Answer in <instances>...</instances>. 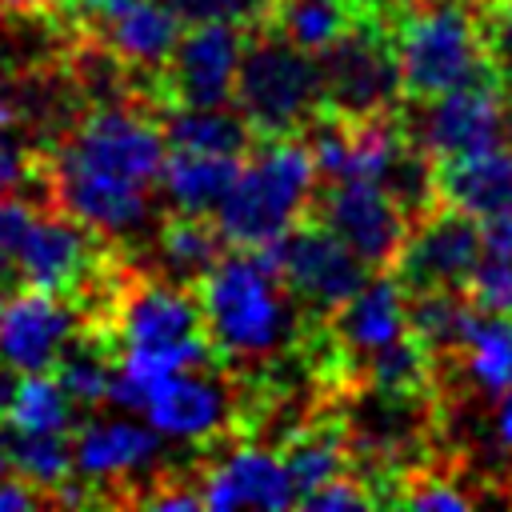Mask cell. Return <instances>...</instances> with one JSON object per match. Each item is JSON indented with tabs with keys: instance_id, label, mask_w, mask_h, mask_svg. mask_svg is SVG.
Returning <instances> with one entry per match:
<instances>
[{
	"instance_id": "obj_30",
	"label": "cell",
	"mask_w": 512,
	"mask_h": 512,
	"mask_svg": "<svg viewBox=\"0 0 512 512\" xmlns=\"http://www.w3.org/2000/svg\"><path fill=\"white\" fill-rule=\"evenodd\" d=\"M172 12L184 20V24H212V20H224V24H240V28H256L268 12L272 0H168Z\"/></svg>"
},
{
	"instance_id": "obj_26",
	"label": "cell",
	"mask_w": 512,
	"mask_h": 512,
	"mask_svg": "<svg viewBox=\"0 0 512 512\" xmlns=\"http://www.w3.org/2000/svg\"><path fill=\"white\" fill-rule=\"evenodd\" d=\"M8 460H12L16 476L44 488L48 496L60 484H68V476L76 472L68 432H20V428H12L8 432Z\"/></svg>"
},
{
	"instance_id": "obj_11",
	"label": "cell",
	"mask_w": 512,
	"mask_h": 512,
	"mask_svg": "<svg viewBox=\"0 0 512 512\" xmlns=\"http://www.w3.org/2000/svg\"><path fill=\"white\" fill-rule=\"evenodd\" d=\"M308 212L324 220L376 272L396 264V252L412 228L380 180H328V188L312 196Z\"/></svg>"
},
{
	"instance_id": "obj_29",
	"label": "cell",
	"mask_w": 512,
	"mask_h": 512,
	"mask_svg": "<svg viewBox=\"0 0 512 512\" xmlns=\"http://www.w3.org/2000/svg\"><path fill=\"white\" fill-rule=\"evenodd\" d=\"M488 60L504 88H512V0H476Z\"/></svg>"
},
{
	"instance_id": "obj_6",
	"label": "cell",
	"mask_w": 512,
	"mask_h": 512,
	"mask_svg": "<svg viewBox=\"0 0 512 512\" xmlns=\"http://www.w3.org/2000/svg\"><path fill=\"white\" fill-rule=\"evenodd\" d=\"M232 104L244 112L260 140L304 136V128L324 112L316 56L264 24L248 28Z\"/></svg>"
},
{
	"instance_id": "obj_2",
	"label": "cell",
	"mask_w": 512,
	"mask_h": 512,
	"mask_svg": "<svg viewBox=\"0 0 512 512\" xmlns=\"http://www.w3.org/2000/svg\"><path fill=\"white\" fill-rule=\"evenodd\" d=\"M196 296L220 364L268 360L304 336L296 320L308 316L300 312L284 276L264 264L252 248H232L228 256H220L196 280Z\"/></svg>"
},
{
	"instance_id": "obj_37",
	"label": "cell",
	"mask_w": 512,
	"mask_h": 512,
	"mask_svg": "<svg viewBox=\"0 0 512 512\" xmlns=\"http://www.w3.org/2000/svg\"><path fill=\"white\" fill-rule=\"evenodd\" d=\"M16 96H20V80L16 72L0 60V112H16ZM20 116V112H16Z\"/></svg>"
},
{
	"instance_id": "obj_7",
	"label": "cell",
	"mask_w": 512,
	"mask_h": 512,
	"mask_svg": "<svg viewBox=\"0 0 512 512\" xmlns=\"http://www.w3.org/2000/svg\"><path fill=\"white\" fill-rule=\"evenodd\" d=\"M248 28L240 24H184L168 64L156 76V108H224L236 96V72Z\"/></svg>"
},
{
	"instance_id": "obj_1",
	"label": "cell",
	"mask_w": 512,
	"mask_h": 512,
	"mask_svg": "<svg viewBox=\"0 0 512 512\" xmlns=\"http://www.w3.org/2000/svg\"><path fill=\"white\" fill-rule=\"evenodd\" d=\"M168 140L160 120L140 100L88 104L80 120L44 156L48 204L76 216L104 240H136L156 232L160 168Z\"/></svg>"
},
{
	"instance_id": "obj_22",
	"label": "cell",
	"mask_w": 512,
	"mask_h": 512,
	"mask_svg": "<svg viewBox=\"0 0 512 512\" xmlns=\"http://www.w3.org/2000/svg\"><path fill=\"white\" fill-rule=\"evenodd\" d=\"M156 120L168 148H188V152L244 156L260 140L236 104L232 108L228 104L224 108H156Z\"/></svg>"
},
{
	"instance_id": "obj_35",
	"label": "cell",
	"mask_w": 512,
	"mask_h": 512,
	"mask_svg": "<svg viewBox=\"0 0 512 512\" xmlns=\"http://www.w3.org/2000/svg\"><path fill=\"white\" fill-rule=\"evenodd\" d=\"M492 436L504 452H512V388L500 392L496 400V412H492Z\"/></svg>"
},
{
	"instance_id": "obj_36",
	"label": "cell",
	"mask_w": 512,
	"mask_h": 512,
	"mask_svg": "<svg viewBox=\"0 0 512 512\" xmlns=\"http://www.w3.org/2000/svg\"><path fill=\"white\" fill-rule=\"evenodd\" d=\"M48 8H52V0H0V16H8V20H32Z\"/></svg>"
},
{
	"instance_id": "obj_8",
	"label": "cell",
	"mask_w": 512,
	"mask_h": 512,
	"mask_svg": "<svg viewBox=\"0 0 512 512\" xmlns=\"http://www.w3.org/2000/svg\"><path fill=\"white\" fill-rule=\"evenodd\" d=\"M400 124L408 140L424 148L432 160L496 148L504 144V84L480 80L440 92L432 100H404Z\"/></svg>"
},
{
	"instance_id": "obj_31",
	"label": "cell",
	"mask_w": 512,
	"mask_h": 512,
	"mask_svg": "<svg viewBox=\"0 0 512 512\" xmlns=\"http://www.w3.org/2000/svg\"><path fill=\"white\" fill-rule=\"evenodd\" d=\"M300 508H312V512H340V508H376V492H372V484H368V480H360V476L344 472V476H336L332 484H324V488L308 492V496L300 500Z\"/></svg>"
},
{
	"instance_id": "obj_13",
	"label": "cell",
	"mask_w": 512,
	"mask_h": 512,
	"mask_svg": "<svg viewBox=\"0 0 512 512\" xmlns=\"http://www.w3.org/2000/svg\"><path fill=\"white\" fill-rule=\"evenodd\" d=\"M80 328L84 312L72 300L24 284L0 316V360L12 372H52Z\"/></svg>"
},
{
	"instance_id": "obj_40",
	"label": "cell",
	"mask_w": 512,
	"mask_h": 512,
	"mask_svg": "<svg viewBox=\"0 0 512 512\" xmlns=\"http://www.w3.org/2000/svg\"><path fill=\"white\" fill-rule=\"evenodd\" d=\"M8 468H12V460H8V432L0 428V476H4Z\"/></svg>"
},
{
	"instance_id": "obj_3",
	"label": "cell",
	"mask_w": 512,
	"mask_h": 512,
	"mask_svg": "<svg viewBox=\"0 0 512 512\" xmlns=\"http://www.w3.org/2000/svg\"><path fill=\"white\" fill-rule=\"evenodd\" d=\"M392 24L404 100H432L464 84L500 80L484 48L476 0H404L392 8Z\"/></svg>"
},
{
	"instance_id": "obj_15",
	"label": "cell",
	"mask_w": 512,
	"mask_h": 512,
	"mask_svg": "<svg viewBox=\"0 0 512 512\" xmlns=\"http://www.w3.org/2000/svg\"><path fill=\"white\" fill-rule=\"evenodd\" d=\"M144 412H148V424L164 436L212 440L232 428L236 400H232L228 380H216V376H204L200 368H192V372H180V376L164 380L160 388H152Z\"/></svg>"
},
{
	"instance_id": "obj_27",
	"label": "cell",
	"mask_w": 512,
	"mask_h": 512,
	"mask_svg": "<svg viewBox=\"0 0 512 512\" xmlns=\"http://www.w3.org/2000/svg\"><path fill=\"white\" fill-rule=\"evenodd\" d=\"M20 124L24 120L16 112H0V196H20L28 188H40V196L48 204L44 156H40V148L28 144V128H20Z\"/></svg>"
},
{
	"instance_id": "obj_12",
	"label": "cell",
	"mask_w": 512,
	"mask_h": 512,
	"mask_svg": "<svg viewBox=\"0 0 512 512\" xmlns=\"http://www.w3.org/2000/svg\"><path fill=\"white\" fill-rule=\"evenodd\" d=\"M320 324L336 352L340 384H356L360 364L408 332V288L392 268H384L376 280L360 284L356 296Z\"/></svg>"
},
{
	"instance_id": "obj_41",
	"label": "cell",
	"mask_w": 512,
	"mask_h": 512,
	"mask_svg": "<svg viewBox=\"0 0 512 512\" xmlns=\"http://www.w3.org/2000/svg\"><path fill=\"white\" fill-rule=\"evenodd\" d=\"M376 4H404V0H376Z\"/></svg>"
},
{
	"instance_id": "obj_21",
	"label": "cell",
	"mask_w": 512,
	"mask_h": 512,
	"mask_svg": "<svg viewBox=\"0 0 512 512\" xmlns=\"http://www.w3.org/2000/svg\"><path fill=\"white\" fill-rule=\"evenodd\" d=\"M280 460H284V468L296 484V504L308 492H316V488L332 484L336 476L352 472V448H348L344 420L340 416H316V420L300 424L288 436Z\"/></svg>"
},
{
	"instance_id": "obj_4",
	"label": "cell",
	"mask_w": 512,
	"mask_h": 512,
	"mask_svg": "<svg viewBox=\"0 0 512 512\" xmlns=\"http://www.w3.org/2000/svg\"><path fill=\"white\" fill-rule=\"evenodd\" d=\"M316 160L308 140L276 136L256 140L252 160L240 164V176L224 204L216 208V224L232 248H260L280 240L316 196Z\"/></svg>"
},
{
	"instance_id": "obj_18",
	"label": "cell",
	"mask_w": 512,
	"mask_h": 512,
	"mask_svg": "<svg viewBox=\"0 0 512 512\" xmlns=\"http://www.w3.org/2000/svg\"><path fill=\"white\" fill-rule=\"evenodd\" d=\"M436 192L444 204H456L476 220L512 208V148L496 144L484 152L436 160Z\"/></svg>"
},
{
	"instance_id": "obj_24",
	"label": "cell",
	"mask_w": 512,
	"mask_h": 512,
	"mask_svg": "<svg viewBox=\"0 0 512 512\" xmlns=\"http://www.w3.org/2000/svg\"><path fill=\"white\" fill-rule=\"evenodd\" d=\"M456 356L472 388H480L484 396H500L504 388H512V316L476 312Z\"/></svg>"
},
{
	"instance_id": "obj_17",
	"label": "cell",
	"mask_w": 512,
	"mask_h": 512,
	"mask_svg": "<svg viewBox=\"0 0 512 512\" xmlns=\"http://www.w3.org/2000/svg\"><path fill=\"white\" fill-rule=\"evenodd\" d=\"M156 452V428L136 420H88L72 440L76 476H84V484H128V476L156 460Z\"/></svg>"
},
{
	"instance_id": "obj_16",
	"label": "cell",
	"mask_w": 512,
	"mask_h": 512,
	"mask_svg": "<svg viewBox=\"0 0 512 512\" xmlns=\"http://www.w3.org/2000/svg\"><path fill=\"white\" fill-rule=\"evenodd\" d=\"M204 508L232 512V508H292L296 484L280 456L260 448H236L220 464L200 476Z\"/></svg>"
},
{
	"instance_id": "obj_5",
	"label": "cell",
	"mask_w": 512,
	"mask_h": 512,
	"mask_svg": "<svg viewBox=\"0 0 512 512\" xmlns=\"http://www.w3.org/2000/svg\"><path fill=\"white\" fill-rule=\"evenodd\" d=\"M396 4L368 0L360 20L332 40L324 52H316L320 68V100L328 116L340 120H376L396 116L404 104V76H400V52H396Z\"/></svg>"
},
{
	"instance_id": "obj_23",
	"label": "cell",
	"mask_w": 512,
	"mask_h": 512,
	"mask_svg": "<svg viewBox=\"0 0 512 512\" xmlns=\"http://www.w3.org/2000/svg\"><path fill=\"white\" fill-rule=\"evenodd\" d=\"M364 4L368 0H272L260 24L316 56L360 20Z\"/></svg>"
},
{
	"instance_id": "obj_38",
	"label": "cell",
	"mask_w": 512,
	"mask_h": 512,
	"mask_svg": "<svg viewBox=\"0 0 512 512\" xmlns=\"http://www.w3.org/2000/svg\"><path fill=\"white\" fill-rule=\"evenodd\" d=\"M504 144L512 148V88H504Z\"/></svg>"
},
{
	"instance_id": "obj_28",
	"label": "cell",
	"mask_w": 512,
	"mask_h": 512,
	"mask_svg": "<svg viewBox=\"0 0 512 512\" xmlns=\"http://www.w3.org/2000/svg\"><path fill=\"white\" fill-rule=\"evenodd\" d=\"M464 296L472 300L476 312L488 316H512V260H496V256H480V264L472 268Z\"/></svg>"
},
{
	"instance_id": "obj_14",
	"label": "cell",
	"mask_w": 512,
	"mask_h": 512,
	"mask_svg": "<svg viewBox=\"0 0 512 512\" xmlns=\"http://www.w3.org/2000/svg\"><path fill=\"white\" fill-rule=\"evenodd\" d=\"M88 36H96L104 48H112L136 76L144 72L148 92L156 100V76L168 64L184 20L172 12L168 0H120L116 8H108L104 16H96L88 28Z\"/></svg>"
},
{
	"instance_id": "obj_39",
	"label": "cell",
	"mask_w": 512,
	"mask_h": 512,
	"mask_svg": "<svg viewBox=\"0 0 512 512\" xmlns=\"http://www.w3.org/2000/svg\"><path fill=\"white\" fill-rule=\"evenodd\" d=\"M20 276V268H12V260H8V252H0V288L4 284H12Z\"/></svg>"
},
{
	"instance_id": "obj_9",
	"label": "cell",
	"mask_w": 512,
	"mask_h": 512,
	"mask_svg": "<svg viewBox=\"0 0 512 512\" xmlns=\"http://www.w3.org/2000/svg\"><path fill=\"white\" fill-rule=\"evenodd\" d=\"M280 276L308 320H328L356 296L368 264L312 212H304L280 236Z\"/></svg>"
},
{
	"instance_id": "obj_10",
	"label": "cell",
	"mask_w": 512,
	"mask_h": 512,
	"mask_svg": "<svg viewBox=\"0 0 512 512\" xmlns=\"http://www.w3.org/2000/svg\"><path fill=\"white\" fill-rule=\"evenodd\" d=\"M480 256H484L480 220L456 204H436L428 216H420L408 228L392 272L400 276L408 296L436 288H464Z\"/></svg>"
},
{
	"instance_id": "obj_43",
	"label": "cell",
	"mask_w": 512,
	"mask_h": 512,
	"mask_svg": "<svg viewBox=\"0 0 512 512\" xmlns=\"http://www.w3.org/2000/svg\"><path fill=\"white\" fill-rule=\"evenodd\" d=\"M508 500H512V496H508Z\"/></svg>"
},
{
	"instance_id": "obj_32",
	"label": "cell",
	"mask_w": 512,
	"mask_h": 512,
	"mask_svg": "<svg viewBox=\"0 0 512 512\" xmlns=\"http://www.w3.org/2000/svg\"><path fill=\"white\" fill-rule=\"evenodd\" d=\"M36 204L28 196H0V252L16 256L20 240L28 236V228L36 224Z\"/></svg>"
},
{
	"instance_id": "obj_25",
	"label": "cell",
	"mask_w": 512,
	"mask_h": 512,
	"mask_svg": "<svg viewBox=\"0 0 512 512\" xmlns=\"http://www.w3.org/2000/svg\"><path fill=\"white\" fill-rule=\"evenodd\" d=\"M72 396L52 372H20L4 424L20 432H68L76 424Z\"/></svg>"
},
{
	"instance_id": "obj_20",
	"label": "cell",
	"mask_w": 512,
	"mask_h": 512,
	"mask_svg": "<svg viewBox=\"0 0 512 512\" xmlns=\"http://www.w3.org/2000/svg\"><path fill=\"white\" fill-rule=\"evenodd\" d=\"M228 240L216 224V216L204 212H168L156 232H152V252H156V276L180 280V284H196L224 252Z\"/></svg>"
},
{
	"instance_id": "obj_33",
	"label": "cell",
	"mask_w": 512,
	"mask_h": 512,
	"mask_svg": "<svg viewBox=\"0 0 512 512\" xmlns=\"http://www.w3.org/2000/svg\"><path fill=\"white\" fill-rule=\"evenodd\" d=\"M480 244H484V256L512 260V208L480 216Z\"/></svg>"
},
{
	"instance_id": "obj_42",
	"label": "cell",
	"mask_w": 512,
	"mask_h": 512,
	"mask_svg": "<svg viewBox=\"0 0 512 512\" xmlns=\"http://www.w3.org/2000/svg\"><path fill=\"white\" fill-rule=\"evenodd\" d=\"M0 316H4V300H0Z\"/></svg>"
},
{
	"instance_id": "obj_19",
	"label": "cell",
	"mask_w": 512,
	"mask_h": 512,
	"mask_svg": "<svg viewBox=\"0 0 512 512\" xmlns=\"http://www.w3.org/2000/svg\"><path fill=\"white\" fill-rule=\"evenodd\" d=\"M240 156H220V152H188V148H168L164 168H160V188L168 208L176 212H204L216 216L224 196L232 192L240 176Z\"/></svg>"
},
{
	"instance_id": "obj_34",
	"label": "cell",
	"mask_w": 512,
	"mask_h": 512,
	"mask_svg": "<svg viewBox=\"0 0 512 512\" xmlns=\"http://www.w3.org/2000/svg\"><path fill=\"white\" fill-rule=\"evenodd\" d=\"M52 496L36 484H28L24 476L16 480H0V512H16V508H48Z\"/></svg>"
}]
</instances>
